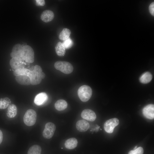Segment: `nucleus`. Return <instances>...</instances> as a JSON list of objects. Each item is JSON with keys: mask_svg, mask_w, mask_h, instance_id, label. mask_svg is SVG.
<instances>
[{"mask_svg": "<svg viewBox=\"0 0 154 154\" xmlns=\"http://www.w3.org/2000/svg\"><path fill=\"white\" fill-rule=\"evenodd\" d=\"M28 76L30 78L31 84L33 85L40 84L42 79H44L45 76L41 67L37 65L34 66L33 70H30Z\"/></svg>", "mask_w": 154, "mask_h": 154, "instance_id": "obj_1", "label": "nucleus"}, {"mask_svg": "<svg viewBox=\"0 0 154 154\" xmlns=\"http://www.w3.org/2000/svg\"><path fill=\"white\" fill-rule=\"evenodd\" d=\"M78 94L81 101L86 102L91 98L92 94V90L90 86L86 85H83L79 88Z\"/></svg>", "mask_w": 154, "mask_h": 154, "instance_id": "obj_2", "label": "nucleus"}, {"mask_svg": "<svg viewBox=\"0 0 154 154\" xmlns=\"http://www.w3.org/2000/svg\"><path fill=\"white\" fill-rule=\"evenodd\" d=\"M21 58L29 63H32L34 62V53L31 47L28 45L23 46Z\"/></svg>", "mask_w": 154, "mask_h": 154, "instance_id": "obj_3", "label": "nucleus"}, {"mask_svg": "<svg viewBox=\"0 0 154 154\" xmlns=\"http://www.w3.org/2000/svg\"><path fill=\"white\" fill-rule=\"evenodd\" d=\"M54 66L56 69L66 74L71 73L73 70L72 65L70 63L66 61H57L55 63Z\"/></svg>", "mask_w": 154, "mask_h": 154, "instance_id": "obj_4", "label": "nucleus"}, {"mask_svg": "<svg viewBox=\"0 0 154 154\" xmlns=\"http://www.w3.org/2000/svg\"><path fill=\"white\" fill-rule=\"evenodd\" d=\"M37 117L36 112L32 109L27 110L24 117L23 121L25 124L28 126H32L35 123Z\"/></svg>", "mask_w": 154, "mask_h": 154, "instance_id": "obj_5", "label": "nucleus"}, {"mask_svg": "<svg viewBox=\"0 0 154 154\" xmlns=\"http://www.w3.org/2000/svg\"><path fill=\"white\" fill-rule=\"evenodd\" d=\"M56 128V126L53 123L49 122L46 123L42 132L43 137L46 139L51 138L54 134Z\"/></svg>", "mask_w": 154, "mask_h": 154, "instance_id": "obj_6", "label": "nucleus"}, {"mask_svg": "<svg viewBox=\"0 0 154 154\" xmlns=\"http://www.w3.org/2000/svg\"><path fill=\"white\" fill-rule=\"evenodd\" d=\"M119 120L117 118H113L106 121L104 124V129L108 133L113 132L115 127L119 124Z\"/></svg>", "mask_w": 154, "mask_h": 154, "instance_id": "obj_7", "label": "nucleus"}, {"mask_svg": "<svg viewBox=\"0 0 154 154\" xmlns=\"http://www.w3.org/2000/svg\"><path fill=\"white\" fill-rule=\"evenodd\" d=\"M24 61L21 58H13L10 61V64L14 70L24 68L25 64Z\"/></svg>", "mask_w": 154, "mask_h": 154, "instance_id": "obj_8", "label": "nucleus"}, {"mask_svg": "<svg viewBox=\"0 0 154 154\" xmlns=\"http://www.w3.org/2000/svg\"><path fill=\"white\" fill-rule=\"evenodd\" d=\"M143 114L146 118L153 119L154 118V106L149 104L145 106L142 110Z\"/></svg>", "mask_w": 154, "mask_h": 154, "instance_id": "obj_9", "label": "nucleus"}, {"mask_svg": "<svg viewBox=\"0 0 154 154\" xmlns=\"http://www.w3.org/2000/svg\"><path fill=\"white\" fill-rule=\"evenodd\" d=\"M81 116L83 118L91 121H95L96 118L94 112L89 109L84 110L81 113Z\"/></svg>", "mask_w": 154, "mask_h": 154, "instance_id": "obj_10", "label": "nucleus"}, {"mask_svg": "<svg viewBox=\"0 0 154 154\" xmlns=\"http://www.w3.org/2000/svg\"><path fill=\"white\" fill-rule=\"evenodd\" d=\"M23 46L19 44L15 45L13 48L10 56L12 58H21Z\"/></svg>", "mask_w": 154, "mask_h": 154, "instance_id": "obj_11", "label": "nucleus"}, {"mask_svg": "<svg viewBox=\"0 0 154 154\" xmlns=\"http://www.w3.org/2000/svg\"><path fill=\"white\" fill-rule=\"evenodd\" d=\"M54 17L53 12L50 10H46L41 13L40 18L45 23H48L52 21Z\"/></svg>", "mask_w": 154, "mask_h": 154, "instance_id": "obj_12", "label": "nucleus"}, {"mask_svg": "<svg viewBox=\"0 0 154 154\" xmlns=\"http://www.w3.org/2000/svg\"><path fill=\"white\" fill-rule=\"evenodd\" d=\"M48 96L45 92H41L37 94L35 97L34 102L37 105L40 106L43 104L47 100Z\"/></svg>", "mask_w": 154, "mask_h": 154, "instance_id": "obj_13", "label": "nucleus"}, {"mask_svg": "<svg viewBox=\"0 0 154 154\" xmlns=\"http://www.w3.org/2000/svg\"><path fill=\"white\" fill-rule=\"evenodd\" d=\"M90 126L89 123L83 119L78 120L76 124L77 129L80 132H84L87 131L89 128Z\"/></svg>", "mask_w": 154, "mask_h": 154, "instance_id": "obj_14", "label": "nucleus"}, {"mask_svg": "<svg viewBox=\"0 0 154 154\" xmlns=\"http://www.w3.org/2000/svg\"><path fill=\"white\" fill-rule=\"evenodd\" d=\"M15 79L19 84L25 85H29L31 84L30 77L28 75H21L16 76Z\"/></svg>", "mask_w": 154, "mask_h": 154, "instance_id": "obj_15", "label": "nucleus"}, {"mask_svg": "<svg viewBox=\"0 0 154 154\" xmlns=\"http://www.w3.org/2000/svg\"><path fill=\"white\" fill-rule=\"evenodd\" d=\"M78 141L75 138H71L67 139L65 142L64 145L65 147L69 149L75 148L77 146Z\"/></svg>", "mask_w": 154, "mask_h": 154, "instance_id": "obj_16", "label": "nucleus"}, {"mask_svg": "<svg viewBox=\"0 0 154 154\" xmlns=\"http://www.w3.org/2000/svg\"><path fill=\"white\" fill-rule=\"evenodd\" d=\"M17 108L16 106L14 104H10L8 106L7 115L9 118L15 117L17 114Z\"/></svg>", "mask_w": 154, "mask_h": 154, "instance_id": "obj_17", "label": "nucleus"}, {"mask_svg": "<svg viewBox=\"0 0 154 154\" xmlns=\"http://www.w3.org/2000/svg\"><path fill=\"white\" fill-rule=\"evenodd\" d=\"M68 106L67 102L63 100H57L54 104L55 109L58 111H61L66 109Z\"/></svg>", "mask_w": 154, "mask_h": 154, "instance_id": "obj_18", "label": "nucleus"}, {"mask_svg": "<svg viewBox=\"0 0 154 154\" xmlns=\"http://www.w3.org/2000/svg\"><path fill=\"white\" fill-rule=\"evenodd\" d=\"M55 49L56 54L59 56H63L65 53V48L63 43L60 42L56 44Z\"/></svg>", "mask_w": 154, "mask_h": 154, "instance_id": "obj_19", "label": "nucleus"}, {"mask_svg": "<svg viewBox=\"0 0 154 154\" xmlns=\"http://www.w3.org/2000/svg\"><path fill=\"white\" fill-rule=\"evenodd\" d=\"M152 78V76L149 72H146L143 74L139 78L140 82L143 84H147L149 82Z\"/></svg>", "mask_w": 154, "mask_h": 154, "instance_id": "obj_20", "label": "nucleus"}, {"mask_svg": "<svg viewBox=\"0 0 154 154\" xmlns=\"http://www.w3.org/2000/svg\"><path fill=\"white\" fill-rule=\"evenodd\" d=\"M71 34V32L69 29L64 28L59 34V38L61 40L64 41L69 38Z\"/></svg>", "mask_w": 154, "mask_h": 154, "instance_id": "obj_21", "label": "nucleus"}, {"mask_svg": "<svg viewBox=\"0 0 154 154\" xmlns=\"http://www.w3.org/2000/svg\"><path fill=\"white\" fill-rule=\"evenodd\" d=\"M41 151L40 147L39 145H35L30 147L27 154H40Z\"/></svg>", "mask_w": 154, "mask_h": 154, "instance_id": "obj_22", "label": "nucleus"}, {"mask_svg": "<svg viewBox=\"0 0 154 154\" xmlns=\"http://www.w3.org/2000/svg\"><path fill=\"white\" fill-rule=\"evenodd\" d=\"M10 100L8 98L5 97L0 99V109H5L11 103Z\"/></svg>", "mask_w": 154, "mask_h": 154, "instance_id": "obj_23", "label": "nucleus"}, {"mask_svg": "<svg viewBox=\"0 0 154 154\" xmlns=\"http://www.w3.org/2000/svg\"><path fill=\"white\" fill-rule=\"evenodd\" d=\"M30 71L29 70L24 68L14 70L13 73L16 76L21 75H28Z\"/></svg>", "mask_w": 154, "mask_h": 154, "instance_id": "obj_24", "label": "nucleus"}, {"mask_svg": "<svg viewBox=\"0 0 154 154\" xmlns=\"http://www.w3.org/2000/svg\"><path fill=\"white\" fill-rule=\"evenodd\" d=\"M63 43L65 48L69 49L72 46L73 42L72 40L69 38L67 39L64 40Z\"/></svg>", "mask_w": 154, "mask_h": 154, "instance_id": "obj_25", "label": "nucleus"}, {"mask_svg": "<svg viewBox=\"0 0 154 154\" xmlns=\"http://www.w3.org/2000/svg\"><path fill=\"white\" fill-rule=\"evenodd\" d=\"M143 148L140 147L137 148L135 150L130 151L128 154H143Z\"/></svg>", "mask_w": 154, "mask_h": 154, "instance_id": "obj_26", "label": "nucleus"}, {"mask_svg": "<svg viewBox=\"0 0 154 154\" xmlns=\"http://www.w3.org/2000/svg\"><path fill=\"white\" fill-rule=\"evenodd\" d=\"M149 10L150 14L153 16H154V2L151 3L149 6Z\"/></svg>", "mask_w": 154, "mask_h": 154, "instance_id": "obj_27", "label": "nucleus"}, {"mask_svg": "<svg viewBox=\"0 0 154 154\" xmlns=\"http://www.w3.org/2000/svg\"><path fill=\"white\" fill-rule=\"evenodd\" d=\"M36 4L37 6H43L45 4V1L44 0H36Z\"/></svg>", "mask_w": 154, "mask_h": 154, "instance_id": "obj_28", "label": "nucleus"}, {"mask_svg": "<svg viewBox=\"0 0 154 154\" xmlns=\"http://www.w3.org/2000/svg\"><path fill=\"white\" fill-rule=\"evenodd\" d=\"M3 139V134L2 131L0 130V144L2 143Z\"/></svg>", "mask_w": 154, "mask_h": 154, "instance_id": "obj_29", "label": "nucleus"}, {"mask_svg": "<svg viewBox=\"0 0 154 154\" xmlns=\"http://www.w3.org/2000/svg\"><path fill=\"white\" fill-rule=\"evenodd\" d=\"M137 146H135V147L134 148V149H133V150H135V149L137 148Z\"/></svg>", "mask_w": 154, "mask_h": 154, "instance_id": "obj_30", "label": "nucleus"}]
</instances>
